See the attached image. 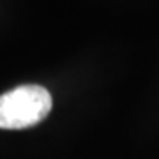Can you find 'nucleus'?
Returning <instances> with one entry per match:
<instances>
[{
	"mask_svg": "<svg viewBox=\"0 0 159 159\" xmlns=\"http://www.w3.org/2000/svg\"><path fill=\"white\" fill-rule=\"evenodd\" d=\"M53 99L44 87L21 85L0 96V129H25L51 111Z\"/></svg>",
	"mask_w": 159,
	"mask_h": 159,
	"instance_id": "f257e3e1",
	"label": "nucleus"
}]
</instances>
